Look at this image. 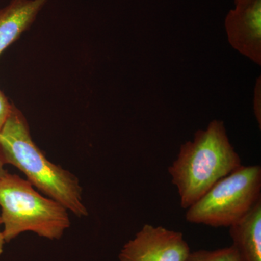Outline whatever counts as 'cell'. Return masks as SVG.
I'll return each mask as SVG.
<instances>
[{
	"label": "cell",
	"mask_w": 261,
	"mask_h": 261,
	"mask_svg": "<svg viewBox=\"0 0 261 261\" xmlns=\"http://www.w3.org/2000/svg\"><path fill=\"white\" fill-rule=\"evenodd\" d=\"M185 261H241L234 247L215 250H200L190 252Z\"/></svg>",
	"instance_id": "9c48e42d"
},
{
	"label": "cell",
	"mask_w": 261,
	"mask_h": 261,
	"mask_svg": "<svg viewBox=\"0 0 261 261\" xmlns=\"http://www.w3.org/2000/svg\"><path fill=\"white\" fill-rule=\"evenodd\" d=\"M228 42L257 64L261 63V0H254L242 14L227 22Z\"/></svg>",
	"instance_id": "8992f818"
},
{
	"label": "cell",
	"mask_w": 261,
	"mask_h": 261,
	"mask_svg": "<svg viewBox=\"0 0 261 261\" xmlns=\"http://www.w3.org/2000/svg\"><path fill=\"white\" fill-rule=\"evenodd\" d=\"M48 0H11L0 9V55L31 27Z\"/></svg>",
	"instance_id": "52a82bcc"
},
{
	"label": "cell",
	"mask_w": 261,
	"mask_h": 261,
	"mask_svg": "<svg viewBox=\"0 0 261 261\" xmlns=\"http://www.w3.org/2000/svg\"><path fill=\"white\" fill-rule=\"evenodd\" d=\"M229 233L241 261H261V200L229 226Z\"/></svg>",
	"instance_id": "ba28073f"
},
{
	"label": "cell",
	"mask_w": 261,
	"mask_h": 261,
	"mask_svg": "<svg viewBox=\"0 0 261 261\" xmlns=\"http://www.w3.org/2000/svg\"><path fill=\"white\" fill-rule=\"evenodd\" d=\"M260 200V166H241L187 208L185 217L192 224L229 227Z\"/></svg>",
	"instance_id": "277c9868"
},
{
	"label": "cell",
	"mask_w": 261,
	"mask_h": 261,
	"mask_svg": "<svg viewBox=\"0 0 261 261\" xmlns=\"http://www.w3.org/2000/svg\"><path fill=\"white\" fill-rule=\"evenodd\" d=\"M0 207L5 243L27 231L60 240L70 226L64 206L40 195L28 180L8 171L0 178Z\"/></svg>",
	"instance_id": "3957f363"
},
{
	"label": "cell",
	"mask_w": 261,
	"mask_h": 261,
	"mask_svg": "<svg viewBox=\"0 0 261 261\" xmlns=\"http://www.w3.org/2000/svg\"><path fill=\"white\" fill-rule=\"evenodd\" d=\"M0 158L23 172L39 191L77 217L88 216L76 176L50 162L36 145L22 113L13 106L0 130Z\"/></svg>",
	"instance_id": "6da1fadb"
},
{
	"label": "cell",
	"mask_w": 261,
	"mask_h": 261,
	"mask_svg": "<svg viewBox=\"0 0 261 261\" xmlns=\"http://www.w3.org/2000/svg\"><path fill=\"white\" fill-rule=\"evenodd\" d=\"M4 163L2 161L1 158H0V178L7 172L6 170L4 169Z\"/></svg>",
	"instance_id": "4fadbf2b"
},
{
	"label": "cell",
	"mask_w": 261,
	"mask_h": 261,
	"mask_svg": "<svg viewBox=\"0 0 261 261\" xmlns=\"http://www.w3.org/2000/svg\"><path fill=\"white\" fill-rule=\"evenodd\" d=\"M190 248L180 231L144 225L121 249L120 261H185Z\"/></svg>",
	"instance_id": "5b68a950"
},
{
	"label": "cell",
	"mask_w": 261,
	"mask_h": 261,
	"mask_svg": "<svg viewBox=\"0 0 261 261\" xmlns=\"http://www.w3.org/2000/svg\"><path fill=\"white\" fill-rule=\"evenodd\" d=\"M260 93V82L259 86L255 87V100H254V112H255V116H256L257 121L259 123V126L261 124V108H260V96L258 95Z\"/></svg>",
	"instance_id": "8fae6325"
},
{
	"label": "cell",
	"mask_w": 261,
	"mask_h": 261,
	"mask_svg": "<svg viewBox=\"0 0 261 261\" xmlns=\"http://www.w3.org/2000/svg\"><path fill=\"white\" fill-rule=\"evenodd\" d=\"M13 106L10 104L8 99L5 97L3 92L0 91V130L9 116Z\"/></svg>",
	"instance_id": "30bf717a"
},
{
	"label": "cell",
	"mask_w": 261,
	"mask_h": 261,
	"mask_svg": "<svg viewBox=\"0 0 261 261\" xmlns=\"http://www.w3.org/2000/svg\"><path fill=\"white\" fill-rule=\"evenodd\" d=\"M241 166L224 122L214 120L205 129L197 130L193 140L181 146L168 173L177 188L181 207L187 209Z\"/></svg>",
	"instance_id": "7a4b0ae2"
},
{
	"label": "cell",
	"mask_w": 261,
	"mask_h": 261,
	"mask_svg": "<svg viewBox=\"0 0 261 261\" xmlns=\"http://www.w3.org/2000/svg\"><path fill=\"white\" fill-rule=\"evenodd\" d=\"M2 224L1 217H0V225ZM5 243L4 236H3V231H0V256L3 255V250H4V245Z\"/></svg>",
	"instance_id": "7c38bea8"
}]
</instances>
